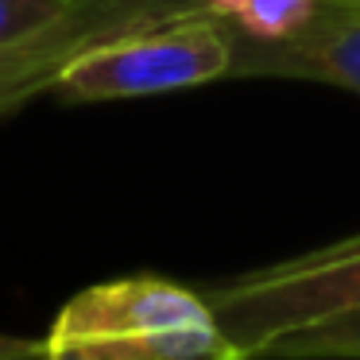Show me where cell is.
<instances>
[{
  "label": "cell",
  "mask_w": 360,
  "mask_h": 360,
  "mask_svg": "<svg viewBox=\"0 0 360 360\" xmlns=\"http://www.w3.org/2000/svg\"><path fill=\"white\" fill-rule=\"evenodd\" d=\"M43 360H244L205 295L163 275L78 290L43 337Z\"/></svg>",
  "instance_id": "6da1fadb"
},
{
  "label": "cell",
  "mask_w": 360,
  "mask_h": 360,
  "mask_svg": "<svg viewBox=\"0 0 360 360\" xmlns=\"http://www.w3.org/2000/svg\"><path fill=\"white\" fill-rule=\"evenodd\" d=\"M233 74V39L221 16L198 12L105 39L58 70L51 94L70 105L155 97Z\"/></svg>",
  "instance_id": "7a4b0ae2"
},
{
  "label": "cell",
  "mask_w": 360,
  "mask_h": 360,
  "mask_svg": "<svg viewBox=\"0 0 360 360\" xmlns=\"http://www.w3.org/2000/svg\"><path fill=\"white\" fill-rule=\"evenodd\" d=\"M205 302L244 360H259L283 333L360 310V236L210 287Z\"/></svg>",
  "instance_id": "3957f363"
},
{
  "label": "cell",
  "mask_w": 360,
  "mask_h": 360,
  "mask_svg": "<svg viewBox=\"0 0 360 360\" xmlns=\"http://www.w3.org/2000/svg\"><path fill=\"white\" fill-rule=\"evenodd\" d=\"M229 78H302L360 94V0H240Z\"/></svg>",
  "instance_id": "277c9868"
},
{
  "label": "cell",
  "mask_w": 360,
  "mask_h": 360,
  "mask_svg": "<svg viewBox=\"0 0 360 360\" xmlns=\"http://www.w3.org/2000/svg\"><path fill=\"white\" fill-rule=\"evenodd\" d=\"M259 360H360V310L283 333L259 352Z\"/></svg>",
  "instance_id": "5b68a950"
},
{
  "label": "cell",
  "mask_w": 360,
  "mask_h": 360,
  "mask_svg": "<svg viewBox=\"0 0 360 360\" xmlns=\"http://www.w3.org/2000/svg\"><path fill=\"white\" fill-rule=\"evenodd\" d=\"M66 0H0V51L27 39L35 27H43Z\"/></svg>",
  "instance_id": "8992f818"
},
{
  "label": "cell",
  "mask_w": 360,
  "mask_h": 360,
  "mask_svg": "<svg viewBox=\"0 0 360 360\" xmlns=\"http://www.w3.org/2000/svg\"><path fill=\"white\" fill-rule=\"evenodd\" d=\"M0 360H43V341L35 337L0 333Z\"/></svg>",
  "instance_id": "52a82bcc"
}]
</instances>
